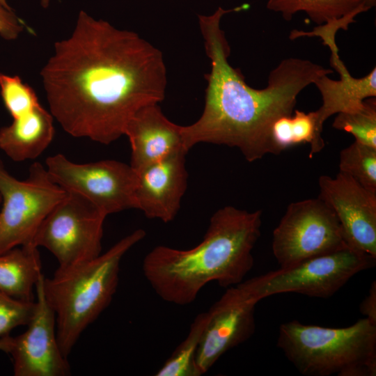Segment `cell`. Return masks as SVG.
<instances>
[{"label": "cell", "instance_id": "6da1fadb", "mask_svg": "<svg viewBox=\"0 0 376 376\" xmlns=\"http://www.w3.org/2000/svg\"><path fill=\"white\" fill-rule=\"evenodd\" d=\"M49 112L77 138L108 145L141 108L165 97L162 52L138 33L81 10L40 71Z\"/></svg>", "mask_w": 376, "mask_h": 376}, {"label": "cell", "instance_id": "7a4b0ae2", "mask_svg": "<svg viewBox=\"0 0 376 376\" xmlns=\"http://www.w3.org/2000/svg\"><path fill=\"white\" fill-rule=\"evenodd\" d=\"M247 8L219 7L209 15H198L199 29L210 71L205 75L207 87L203 111L194 123L182 126L185 148L207 143L237 148L249 162L267 154L279 155L272 138L274 123L291 116L299 94L333 70L310 60L283 59L268 76L262 89L249 86L238 68L229 63V43L221 28L222 17Z\"/></svg>", "mask_w": 376, "mask_h": 376}, {"label": "cell", "instance_id": "3957f363", "mask_svg": "<svg viewBox=\"0 0 376 376\" xmlns=\"http://www.w3.org/2000/svg\"><path fill=\"white\" fill-rule=\"evenodd\" d=\"M261 225V210L224 206L212 214L203 240L194 247L152 249L143 260V275L162 299L180 306L194 301L210 282L227 288L237 285L253 266L252 251Z\"/></svg>", "mask_w": 376, "mask_h": 376}, {"label": "cell", "instance_id": "277c9868", "mask_svg": "<svg viewBox=\"0 0 376 376\" xmlns=\"http://www.w3.org/2000/svg\"><path fill=\"white\" fill-rule=\"evenodd\" d=\"M146 236L137 229L97 257L58 267L43 279L47 301L56 315L60 348L68 357L84 330L109 306L118 285L120 265L125 253Z\"/></svg>", "mask_w": 376, "mask_h": 376}, {"label": "cell", "instance_id": "5b68a950", "mask_svg": "<svg viewBox=\"0 0 376 376\" xmlns=\"http://www.w3.org/2000/svg\"><path fill=\"white\" fill-rule=\"evenodd\" d=\"M276 345L306 376L376 375V324L366 318L343 328L287 322Z\"/></svg>", "mask_w": 376, "mask_h": 376}, {"label": "cell", "instance_id": "8992f818", "mask_svg": "<svg viewBox=\"0 0 376 376\" xmlns=\"http://www.w3.org/2000/svg\"><path fill=\"white\" fill-rule=\"evenodd\" d=\"M375 259L348 245L289 267H280L237 285L258 301L286 292L329 298L354 275L375 267Z\"/></svg>", "mask_w": 376, "mask_h": 376}, {"label": "cell", "instance_id": "52a82bcc", "mask_svg": "<svg viewBox=\"0 0 376 376\" xmlns=\"http://www.w3.org/2000/svg\"><path fill=\"white\" fill-rule=\"evenodd\" d=\"M66 194L40 163L32 164L28 178L19 180L0 159V254L32 243L43 220Z\"/></svg>", "mask_w": 376, "mask_h": 376}, {"label": "cell", "instance_id": "ba28073f", "mask_svg": "<svg viewBox=\"0 0 376 376\" xmlns=\"http://www.w3.org/2000/svg\"><path fill=\"white\" fill-rule=\"evenodd\" d=\"M107 216L84 196L67 191L43 220L32 244L49 251L58 267L91 260L101 254Z\"/></svg>", "mask_w": 376, "mask_h": 376}, {"label": "cell", "instance_id": "9c48e42d", "mask_svg": "<svg viewBox=\"0 0 376 376\" xmlns=\"http://www.w3.org/2000/svg\"><path fill=\"white\" fill-rule=\"evenodd\" d=\"M350 245L333 210L319 196L292 203L272 234L281 268Z\"/></svg>", "mask_w": 376, "mask_h": 376}, {"label": "cell", "instance_id": "30bf717a", "mask_svg": "<svg viewBox=\"0 0 376 376\" xmlns=\"http://www.w3.org/2000/svg\"><path fill=\"white\" fill-rule=\"evenodd\" d=\"M45 167L56 184L84 196L107 215L136 209L137 173L130 164L113 159L79 164L56 154L47 158Z\"/></svg>", "mask_w": 376, "mask_h": 376}, {"label": "cell", "instance_id": "8fae6325", "mask_svg": "<svg viewBox=\"0 0 376 376\" xmlns=\"http://www.w3.org/2000/svg\"><path fill=\"white\" fill-rule=\"evenodd\" d=\"M43 274L36 285L33 315L27 329L10 337L8 353L15 376H67L70 375L68 357L62 352L56 335V315L43 291Z\"/></svg>", "mask_w": 376, "mask_h": 376}, {"label": "cell", "instance_id": "7c38bea8", "mask_svg": "<svg viewBox=\"0 0 376 376\" xmlns=\"http://www.w3.org/2000/svg\"><path fill=\"white\" fill-rule=\"evenodd\" d=\"M258 302L237 285L228 288L210 308L194 359L196 376L205 374L224 354L252 336Z\"/></svg>", "mask_w": 376, "mask_h": 376}, {"label": "cell", "instance_id": "4fadbf2b", "mask_svg": "<svg viewBox=\"0 0 376 376\" xmlns=\"http://www.w3.org/2000/svg\"><path fill=\"white\" fill-rule=\"evenodd\" d=\"M319 197L334 212L347 243L376 258V192L339 171L321 175Z\"/></svg>", "mask_w": 376, "mask_h": 376}, {"label": "cell", "instance_id": "5bb4252c", "mask_svg": "<svg viewBox=\"0 0 376 376\" xmlns=\"http://www.w3.org/2000/svg\"><path fill=\"white\" fill-rule=\"evenodd\" d=\"M187 151L181 150L136 172V209L148 219L172 221L187 187Z\"/></svg>", "mask_w": 376, "mask_h": 376}, {"label": "cell", "instance_id": "9a60e30c", "mask_svg": "<svg viewBox=\"0 0 376 376\" xmlns=\"http://www.w3.org/2000/svg\"><path fill=\"white\" fill-rule=\"evenodd\" d=\"M182 127L168 119L158 104L139 109L124 131L130 143L132 168L139 172L176 152L187 151Z\"/></svg>", "mask_w": 376, "mask_h": 376}, {"label": "cell", "instance_id": "2e32d148", "mask_svg": "<svg viewBox=\"0 0 376 376\" xmlns=\"http://www.w3.org/2000/svg\"><path fill=\"white\" fill-rule=\"evenodd\" d=\"M327 46L331 51L330 64L338 72L340 79L334 80L328 75H323L313 84L320 91L322 101L321 107L313 113L317 140L323 147L322 132L327 118L340 112L357 110L362 107L366 99L376 97L375 67L363 77H354L340 59L336 42Z\"/></svg>", "mask_w": 376, "mask_h": 376}, {"label": "cell", "instance_id": "e0dca14e", "mask_svg": "<svg viewBox=\"0 0 376 376\" xmlns=\"http://www.w3.org/2000/svg\"><path fill=\"white\" fill-rule=\"evenodd\" d=\"M54 118L41 104L0 129V149L12 160L39 157L54 136Z\"/></svg>", "mask_w": 376, "mask_h": 376}, {"label": "cell", "instance_id": "ac0fdd59", "mask_svg": "<svg viewBox=\"0 0 376 376\" xmlns=\"http://www.w3.org/2000/svg\"><path fill=\"white\" fill-rule=\"evenodd\" d=\"M38 247L32 243L0 254V292L15 299L34 301L33 289L42 274Z\"/></svg>", "mask_w": 376, "mask_h": 376}, {"label": "cell", "instance_id": "d6986e66", "mask_svg": "<svg viewBox=\"0 0 376 376\" xmlns=\"http://www.w3.org/2000/svg\"><path fill=\"white\" fill-rule=\"evenodd\" d=\"M266 8L290 21L299 11L318 26L357 15L370 9L366 0H267Z\"/></svg>", "mask_w": 376, "mask_h": 376}, {"label": "cell", "instance_id": "ffe728a7", "mask_svg": "<svg viewBox=\"0 0 376 376\" xmlns=\"http://www.w3.org/2000/svg\"><path fill=\"white\" fill-rule=\"evenodd\" d=\"M207 320V311L195 318L187 337L157 371L156 376H196L194 359Z\"/></svg>", "mask_w": 376, "mask_h": 376}, {"label": "cell", "instance_id": "44dd1931", "mask_svg": "<svg viewBox=\"0 0 376 376\" xmlns=\"http://www.w3.org/2000/svg\"><path fill=\"white\" fill-rule=\"evenodd\" d=\"M339 171L376 192V148L354 141L340 151Z\"/></svg>", "mask_w": 376, "mask_h": 376}, {"label": "cell", "instance_id": "7402d4cb", "mask_svg": "<svg viewBox=\"0 0 376 376\" xmlns=\"http://www.w3.org/2000/svg\"><path fill=\"white\" fill-rule=\"evenodd\" d=\"M334 128L351 134L354 141L376 148V98L366 99L359 109L337 113Z\"/></svg>", "mask_w": 376, "mask_h": 376}, {"label": "cell", "instance_id": "603a6c76", "mask_svg": "<svg viewBox=\"0 0 376 376\" xmlns=\"http://www.w3.org/2000/svg\"><path fill=\"white\" fill-rule=\"evenodd\" d=\"M0 93L13 119L31 111L40 104L33 89L19 76L0 73Z\"/></svg>", "mask_w": 376, "mask_h": 376}, {"label": "cell", "instance_id": "cb8c5ba5", "mask_svg": "<svg viewBox=\"0 0 376 376\" xmlns=\"http://www.w3.org/2000/svg\"><path fill=\"white\" fill-rule=\"evenodd\" d=\"M35 307V301L17 299L0 292V338L18 326L27 325Z\"/></svg>", "mask_w": 376, "mask_h": 376}, {"label": "cell", "instance_id": "d4e9b609", "mask_svg": "<svg viewBox=\"0 0 376 376\" xmlns=\"http://www.w3.org/2000/svg\"><path fill=\"white\" fill-rule=\"evenodd\" d=\"M0 26L3 31V38L12 40L16 39L24 29V24L12 10L0 5Z\"/></svg>", "mask_w": 376, "mask_h": 376}, {"label": "cell", "instance_id": "484cf974", "mask_svg": "<svg viewBox=\"0 0 376 376\" xmlns=\"http://www.w3.org/2000/svg\"><path fill=\"white\" fill-rule=\"evenodd\" d=\"M361 313L373 323L376 324V282L374 281L369 289L368 295L361 301Z\"/></svg>", "mask_w": 376, "mask_h": 376}, {"label": "cell", "instance_id": "4316f807", "mask_svg": "<svg viewBox=\"0 0 376 376\" xmlns=\"http://www.w3.org/2000/svg\"><path fill=\"white\" fill-rule=\"evenodd\" d=\"M10 337L11 336L9 335L0 338V350L8 353L10 346Z\"/></svg>", "mask_w": 376, "mask_h": 376}, {"label": "cell", "instance_id": "83f0119b", "mask_svg": "<svg viewBox=\"0 0 376 376\" xmlns=\"http://www.w3.org/2000/svg\"><path fill=\"white\" fill-rule=\"evenodd\" d=\"M50 1H51V0H40L41 6H42L44 8H48V6H49V3H50ZM0 5L2 6L3 7H4V8H6V9L12 10V8H11L10 6L8 5V2H7L6 0H0Z\"/></svg>", "mask_w": 376, "mask_h": 376}, {"label": "cell", "instance_id": "f1b7e54d", "mask_svg": "<svg viewBox=\"0 0 376 376\" xmlns=\"http://www.w3.org/2000/svg\"><path fill=\"white\" fill-rule=\"evenodd\" d=\"M367 6L371 8L375 6L376 0H366Z\"/></svg>", "mask_w": 376, "mask_h": 376}, {"label": "cell", "instance_id": "f546056e", "mask_svg": "<svg viewBox=\"0 0 376 376\" xmlns=\"http://www.w3.org/2000/svg\"><path fill=\"white\" fill-rule=\"evenodd\" d=\"M0 36L3 38V31L2 27L0 26Z\"/></svg>", "mask_w": 376, "mask_h": 376}, {"label": "cell", "instance_id": "4dcf8cb0", "mask_svg": "<svg viewBox=\"0 0 376 376\" xmlns=\"http://www.w3.org/2000/svg\"><path fill=\"white\" fill-rule=\"evenodd\" d=\"M1 203V195H0V204Z\"/></svg>", "mask_w": 376, "mask_h": 376}]
</instances>
